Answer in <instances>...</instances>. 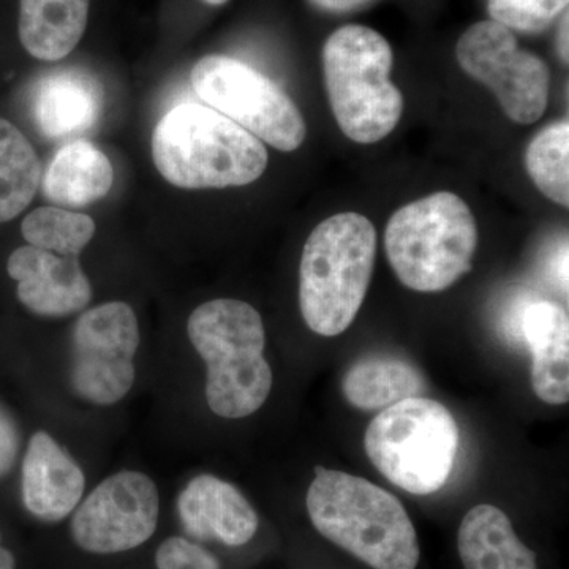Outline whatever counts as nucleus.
<instances>
[{
  "label": "nucleus",
  "instance_id": "9",
  "mask_svg": "<svg viewBox=\"0 0 569 569\" xmlns=\"http://www.w3.org/2000/svg\"><path fill=\"white\" fill-rule=\"evenodd\" d=\"M459 66L488 86L511 121L537 122L549 102L548 66L533 52L520 50L511 29L479 21L462 33L456 48Z\"/></svg>",
  "mask_w": 569,
  "mask_h": 569
},
{
  "label": "nucleus",
  "instance_id": "19",
  "mask_svg": "<svg viewBox=\"0 0 569 569\" xmlns=\"http://www.w3.org/2000/svg\"><path fill=\"white\" fill-rule=\"evenodd\" d=\"M114 170L89 141H73L56 153L43 179V193L54 204L84 208L110 193Z\"/></svg>",
  "mask_w": 569,
  "mask_h": 569
},
{
  "label": "nucleus",
  "instance_id": "14",
  "mask_svg": "<svg viewBox=\"0 0 569 569\" xmlns=\"http://www.w3.org/2000/svg\"><path fill=\"white\" fill-rule=\"evenodd\" d=\"M178 511L187 533L219 539L231 548L247 545L258 530L252 505L233 485L212 475H201L187 485L179 496Z\"/></svg>",
  "mask_w": 569,
  "mask_h": 569
},
{
  "label": "nucleus",
  "instance_id": "26",
  "mask_svg": "<svg viewBox=\"0 0 569 569\" xmlns=\"http://www.w3.org/2000/svg\"><path fill=\"white\" fill-rule=\"evenodd\" d=\"M18 455V432L13 421L0 408V477L13 466Z\"/></svg>",
  "mask_w": 569,
  "mask_h": 569
},
{
  "label": "nucleus",
  "instance_id": "17",
  "mask_svg": "<svg viewBox=\"0 0 569 569\" xmlns=\"http://www.w3.org/2000/svg\"><path fill=\"white\" fill-rule=\"evenodd\" d=\"M458 548L466 569H538L537 556L512 529L511 520L492 505H478L459 527Z\"/></svg>",
  "mask_w": 569,
  "mask_h": 569
},
{
  "label": "nucleus",
  "instance_id": "2",
  "mask_svg": "<svg viewBox=\"0 0 569 569\" xmlns=\"http://www.w3.org/2000/svg\"><path fill=\"white\" fill-rule=\"evenodd\" d=\"M157 170L181 189H223L263 176L269 157L263 142L212 108L182 103L153 129Z\"/></svg>",
  "mask_w": 569,
  "mask_h": 569
},
{
  "label": "nucleus",
  "instance_id": "11",
  "mask_svg": "<svg viewBox=\"0 0 569 569\" xmlns=\"http://www.w3.org/2000/svg\"><path fill=\"white\" fill-rule=\"evenodd\" d=\"M159 492L140 471H121L93 489L71 519V535L81 549L118 553L138 548L157 529Z\"/></svg>",
  "mask_w": 569,
  "mask_h": 569
},
{
  "label": "nucleus",
  "instance_id": "24",
  "mask_svg": "<svg viewBox=\"0 0 569 569\" xmlns=\"http://www.w3.org/2000/svg\"><path fill=\"white\" fill-rule=\"evenodd\" d=\"M569 0H489L492 21L522 32H541L568 10Z\"/></svg>",
  "mask_w": 569,
  "mask_h": 569
},
{
  "label": "nucleus",
  "instance_id": "25",
  "mask_svg": "<svg viewBox=\"0 0 569 569\" xmlns=\"http://www.w3.org/2000/svg\"><path fill=\"white\" fill-rule=\"evenodd\" d=\"M156 563L159 569H222L212 553L183 538L163 541Z\"/></svg>",
  "mask_w": 569,
  "mask_h": 569
},
{
  "label": "nucleus",
  "instance_id": "3",
  "mask_svg": "<svg viewBox=\"0 0 569 569\" xmlns=\"http://www.w3.org/2000/svg\"><path fill=\"white\" fill-rule=\"evenodd\" d=\"M376 254V227L362 213H336L310 233L299 266V307L310 331L335 337L350 328L369 290Z\"/></svg>",
  "mask_w": 569,
  "mask_h": 569
},
{
  "label": "nucleus",
  "instance_id": "4",
  "mask_svg": "<svg viewBox=\"0 0 569 569\" xmlns=\"http://www.w3.org/2000/svg\"><path fill=\"white\" fill-rule=\"evenodd\" d=\"M187 331L208 367L206 400L213 413L239 419L260 410L272 388L260 313L247 302L216 299L193 310Z\"/></svg>",
  "mask_w": 569,
  "mask_h": 569
},
{
  "label": "nucleus",
  "instance_id": "18",
  "mask_svg": "<svg viewBox=\"0 0 569 569\" xmlns=\"http://www.w3.org/2000/svg\"><path fill=\"white\" fill-rule=\"evenodd\" d=\"M89 6L91 0H20L22 47L40 61L67 58L88 28Z\"/></svg>",
  "mask_w": 569,
  "mask_h": 569
},
{
  "label": "nucleus",
  "instance_id": "7",
  "mask_svg": "<svg viewBox=\"0 0 569 569\" xmlns=\"http://www.w3.org/2000/svg\"><path fill=\"white\" fill-rule=\"evenodd\" d=\"M459 443V426L448 408L421 396L385 408L365 437L370 462L415 496H430L447 485Z\"/></svg>",
  "mask_w": 569,
  "mask_h": 569
},
{
  "label": "nucleus",
  "instance_id": "31",
  "mask_svg": "<svg viewBox=\"0 0 569 569\" xmlns=\"http://www.w3.org/2000/svg\"><path fill=\"white\" fill-rule=\"evenodd\" d=\"M209 6H223V3L230 2V0H203Z\"/></svg>",
  "mask_w": 569,
  "mask_h": 569
},
{
  "label": "nucleus",
  "instance_id": "8",
  "mask_svg": "<svg viewBox=\"0 0 569 569\" xmlns=\"http://www.w3.org/2000/svg\"><path fill=\"white\" fill-rule=\"evenodd\" d=\"M194 92L212 110L227 116L279 151H296L307 127L301 111L264 74L228 56H206L192 70Z\"/></svg>",
  "mask_w": 569,
  "mask_h": 569
},
{
  "label": "nucleus",
  "instance_id": "29",
  "mask_svg": "<svg viewBox=\"0 0 569 569\" xmlns=\"http://www.w3.org/2000/svg\"><path fill=\"white\" fill-rule=\"evenodd\" d=\"M568 28H569V20H568V10H567V11H565L563 20H561L560 32H559V50H560L561 59H563L565 62H568V58H569Z\"/></svg>",
  "mask_w": 569,
  "mask_h": 569
},
{
  "label": "nucleus",
  "instance_id": "22",
  "mask_svg": "<svg viewBox=\"0 0 569 569\" xmlns=\"http://www.w3.org/2000/svg\"><path fill=\"white\" fill-rule=\"evenodd\" d=\"M526 167L535 186L553 203L569 206V123L546 127L530 142Z\"/></svg>",
  "mask_w": 569,
  "mask_h": 569
},
{
  "label": "nucleus",
  "instance_id": "1",
  "mask_svg": "<svg viewBox=\"0 0 569 569\" xmlns=\"http://www.w3.org/2000/svg\"><path fill=\"white\" fill-rule=\"evenodd\" d=\"M307 511L318 533L373 569H417V530L399 498L365 478L317 467Z\"/></svg>",
  "mask_w": 569,
  "mask_h": 569
},
{
  "label": "nucleus",
  "instance_id": "13",
  "mask_svg": "<svg viewBox=\"0 0 569 569\" xmlns=\"http://www.w3.org/2000/svg\"><path fill=\"white\" fill-rule=\"evenodd\" d=\"M86 479L81 467L50 433H33L22 462V501L47 522L66 519L80 503Z\"/></svg>",
  "mask_w": 569,
  "mask_h": 569
},
{
  "label": "nucleus",
  "instance_id": "10",
  "mask_svg": "<svg viewBox=\"0 0 569 569\" xmlns=\"http://www.w3.org/2000/svg\"><path fill=\"white\" fill-rule=\"evenodd\" d=\"M140 326L132 307L108 302L82 313L71 340V385L97 406H112L129 395Z\"/></svg>",
  "mask_w": 569,
  "mask_h": 569
},
{
  "label": "nucleus",
  "instance_id": "27",
  "mask_svg": "<svg viewBox=\"0 0 569 569\" xmlns=\"http://www.w3.org/2000/svg\"><path fill=\"white\" fill-rule=\"evenodd\" d=\"M310 2L317 6L318 9L343 13V11L361 9V7L367 6L372 0H310Z\"/></svg>",
  "mask_w": 569,
  "mask_h": 569
},
{
  "label": "nucleus",
  "instance_id": "30",
  "mask_svg": "<svg viewBox=\"0 0 569 569\" xmlns=\"http://www.w3.org/2000/svg\"><path fill=\"white\" fill-rule=\"evenodd\" d=\"M0 569H14V557L0 541Z\"/></svg>",
  "mask_w": 569,
  "mask_h": 569
},
{
  "label": "nucleus",
  "instance_id": "15",
  "mask_svg": "<svg viewBox=\"0 0 569 569\" xmlns=\"http://www.w3.org/2000/svg\"><path fill=\"white\" fill-rule=\"evenodd\" d=\"M102 110V86L80 70L56 71L33 89V121L48 140H66L88 132Z\"/></svg>",
  "mask_w": 569,
  "mask_h": 569
},
{
  "label": "nucleus",
  "instance_id": "5",
  "mask_svg": "<svg viewBox=\"0 0 569 569\" xmlns=\"http://www.w3.org/2000/svg\"><path fill=\"white\" fill-rule=\"evenodd\" d=\"M478 227L466 201L437 192L392 213L385 249L397 279L419 293H438L473 268Z\"/></svg>",
  "mask_w": 569,
  "mask_h": 569
},
{
  "label": "nucleus",
  "instance_id": "20",
  "mask_svg": "<svg viewBox=\"0 0 569 569\" xmlns=\"http://www.w3.org/2000/svg\"><path fill=\"white\" fill-rule=\"evenodd\" d=\"M426 381L418 367L396 356H367L347 370L343 396L359 410H385L397 402L419 397Z\"/></svg>",
  "mask_w": 569,
  "mask_h": 569
},
{
  "label": "nucleus",
  "instance_id": "21",
  "mask_svg": "<svg viewBox=\"0 0 569 569\" xmlns=\"http://www.w3.org/2000/svg\"><path fill=\"white\" fill-rule=\"evenodd\" d=\"M40 181L41 164L31 142L0 118V222H9L31 204Z\"/></svg>",
  "mask_w": 569,
  "mask_h": 569
},
{
  "label": "nucleus",
  "instance_id": "6",
  "mask_svg": "<svg viewBox=\"0 0 569 569\" xmlns=\"http://www.w3.org/2000/svg\"><path fill=\"white\" fill-rule=\"evenodd\" d=\"M392 63L391 44L366 26H343L326 40V91L340 130L351 141H381L402 118V93L389 80Z\"/></svg>",
  "mask_w": 569,
  "mask_h": 569
},
{
  "label": "nucleus",
  "instance_id": "23",
  "mask_svg": "<svg viewBox=\"0 0 569 569\" xmlns=\"http://www.w3.org/2000/svg\"><path fill=\"white\" fill-rule=\"evenodd\" d=\"M21 231L29 246L63 257H78L96 234V222L84 213L47 206L29 213Z\"/></svg>",
  "mask_w": 569,
  "mask_h": 569
},
{
  "label": "nucleus",
  "instance_id": "12",
  "mask_svg": "<svg viewBox=\"0 0 569 569\" xmlns=\"http://www.w3.org/2000/svg\"><path fill=\"white\" fill-rule=\"evenodd\" d=\"M7 271L18 282V298L41 317H66L91 302L92 287L77 257L26 246L10 254Z\"/></svg>",
  "mask_w": 569,
  "mask_h": 569
},
{
  "label": "nucleus",
  "instance_id": "16",
  "mask_svg": "<svg viewBox=\"0 0 569 569\" xmlns=\"http://www.w3.org/2000/svg\"><path fill=\"white\" fill-rule=\"evenodd\" d=\"M531 350V387L542 402L563 406L569 400V320L553 302H531L519 318Z\"/></svg>",
  "mask_w": 569,
  "mask_h": 569
},
{
  "label": "nucleus",
  "instance_id": "28",
  "mask_svg": "<svg viewBox=\"0 0 569 569\" xmlns=\"http://www.w3.org/2000/svg\"><path fill=\"white\" fill-rule=\"evenodd\" d=\"M553 264H556L553 266V272H556L560 287L565 288V291H568V244H565L563 249H560Z\"/></svg>",
  "mask_w": 569,
  "mask_h": 569
}]
</instances>
